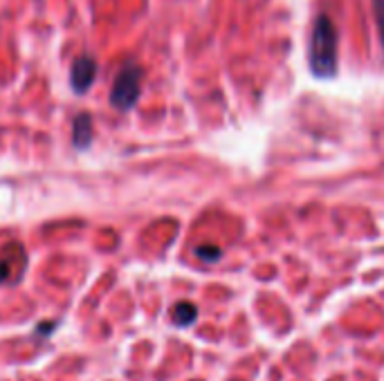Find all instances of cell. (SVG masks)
Returning <instances> with one entry per match:
<instances>
[{
	"label": "cell",
	"instance_id": "6da1fadb",
	"mask_svg": "<svg viewBox=\"0 0 384 381\" xmlns=\"http://www.w3.org/2000/svg\"><path fill=\"white\" fill-rule=\"evenodd\" d=\"M337 27L335 23L319 13L312 23L310 34V48H308V65L310 72L317 79H333L337 74Z\"/></svg>",
	"mask_w": 384,
	"mask_h": 381
},
{
	"label": "cell",
	"instance_id": "7a4b0ae2",
	"mask_svg": "<svg viewBox=\"0 0 384 381\" xmlns=\"http://www.w3.org/2000/svg\"><path fill=\"white\" fill-rule=\"evenodd\" d=\"M139 94H142V67L135 63L122 65L110 90V106L119 112H128L135 108Z\"/></svg>",
	"mask_w": 384,
	"mask_h": 381
},
{
	"label": "cell",
	"instance_id": "3957f363",
	"mask_svg": "<svg viewBox=\"0 0 384 381\" xmlns=\"http://www.w3.org/2000/svg\"><path fill=\"white\" fill-rule=\"evenodd\" d=\"M97 61H95V56L90 54H81L75 59L73 63V70H70V86H73V90L77 94H85L90 88H92V83L97 79Z\"/></svg>",
	"mask_w": 384,
	"mask_h": 381
},
{
	"label": "cell",
	"instance_id": "277c9868",
	"mask_svg": "<svg viewBox=\"0 0 384 381\" xmlns=\"http://www.w3.org/2000/svg\"><path fill=\"white\" fill-rule=\"evenodd\" d=\"M25 263H27L25 249L16 243L7 245L3 251H0V285L21 278V272L25 270Z\"/></svg>",
	"mask_w": 384,
	"mask_h": 381
},
{
	"label": "cell",
	"instance_id": "5b68a950",
	"mask_svg": "<svg viewBox=\"0 0 384 381\" xmlns=\"http://www.w3.org/2000/svg\"><path fill=\"white\" fill-rule=\"evenodd\" d=\"M73 142L79 150L88 148L92 142V117L88 112H81V115L75 117L73 123Z\"/></svg>",
	"mask_w": 384,
	"mask_h": 381
},
{
	"label": "cell",
	"instance_id": "8992f818",
	"mask_svg": "<svg viewBox=\"0 0 384 381\" xmlns=\"http://www.w3.org/2000/svg\"><path fill=\"white\" fill-rule=\"evenodd\" d=\"M171 319H174V323L178 328H187L191 326V323L198 319V309L193 303H187V301H182L174 307V314H171Z\"/></svg>",
	"mask_w": 384,
	"mask_h": 381
},
{
	"label": "cell",
	"instance_id": "52a82bcc",
	"mask_svg": "<svg viewBox=\"0 0 384 381\" xmlns=\"http://www.w3.org/2000/svg\"><path fill=\"white\" fill-rule=\"evenodd\" d=\"M196 256L205 263H216L223 258V249L218 245H201V247H196Z\"/></svg>",
	"mask_w": 384,
	"mask_h": 381
},
{
	"label": "cell",
	"instance_id": "ba28073f",
	"mask_svg": "<svg viewBox=\"0 0 384 381\" xmlns=\"http://www.w3.org/2000/svg\"><path fill=\"white\" fill-rule=\"evenodd\" d=\"M373 3V11H375V23L380 30V38H382V48H384V0H371Z\"/></svg>",
	"mask_w": 384,
	"mask_h": 381
}]
</instances>
